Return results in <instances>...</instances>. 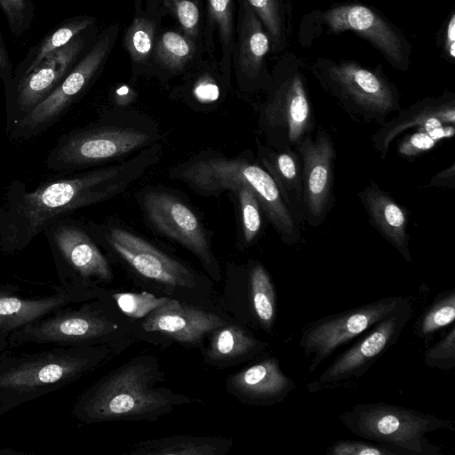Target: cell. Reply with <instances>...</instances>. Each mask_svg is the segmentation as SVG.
<instances>
[{"label":"cell","mask_w":455,"mask_h":455,"mask_svg":"<svg viewBox=\"0 0 455 455\" xmlns=\"http://www.w3.org/2000/svg\"><path fill=\"white\" fill-rule=\"evenodd\" d=\"M160 154L161 145L154 143L129 160L45 183L32 192L13 184L0 210L2 250L21 251L61 215L123 193L159 160Z\"/></svg>","instance_id":"cell-1"},{"label":"cell","mask_w":455,"mask_h":455,"mask_svg":"<svg viewBox=\"0 0 455 455\" xmlns=\"http://www.w3.org/2000/svg\"><path fill=\"white\" fill-rule=\"evenodd\" d=\"M98 362L87 345L52 346L33 353L8 347L0 351V416L71 384Z\"/></svg>","instance_id":"cell-2"},{"label":"cell","mask_w":455,"mask_h":455,"mask_svg":"<svg viewBox=\"0 0 455 455\" xmlns=\"http://www.w3.org/2000/svg\"><path fill=\"white\" fill-rule=\"evenodd\" d=\"M308 68L354 122L380 126L402 110L401 94L380 64L369 67L353 60L318 57Z\"/></svg>","instance_id":"cell-3"},{"label":"cell","mask_w":455,"mask_h":455,"mask_svg":"<svg viewBox=\"0 0 455 455\" xmlns=\"http://www.w3.org/2000/svg\"><path fill=\"white\" fill-rule=\"evenodd\" d=\"M307 67L294 52H284L271 69L266 99L259 107V124L267 145L276 150L295 148L315 131Z\"/></svg>","instance_id":"cell-4"},{"label":"cell","mask_w":455,"mask_h":455,"mask_svg":"<svg viewBox=\"0 0 455 455\" xmlns=\"http://www.w3.org/2000/svg\"><path fill=\"white\" fill-rule=\"evenodd\" d=\"M352 31L379 51L395 69L406 72L411 63L412 46L404 33L378 9L346 3L305 15L300 25V43L308 45L322 34Z\"/></svg>","instance_id":"cell-5"},{"label":"cell","mask_w":455,"mask_h":455,"mask_svg":"<svg viewBox=\"0 0 455 455\" xmlns=\"http://www.w3.org/2000/svg\"><path fill=\"white\" fill-rule=\"evenodd\" d=\"M341 424L355 435L379 443L392 444L409 453L437 455L440 448L426 435L453 429V422L413 409L385 403L354 405L339 416Z\"/></svg>","instance_id":"cell-6"},{"label":"cell","mask_w":455,"mask_h":455,"mask_svg":"<svg viewBox=\"0 0 455 455\" xmlns=\"http://www.w3.org/2000/svg\"><path fill=\"white\" fill-rule=\"evenodd\" d=\"M169 401L151 387L146 368L131 364L85 391L75 403L73 413L92 423L159 412Z\"/></svg>","instance_id":"cell-7"},{"label":"cell","mask_w":455,"mask_h":455,"mask_svg":"<svg viewBox=\"0 0 455 455\" xmlns=\"http://www.w3.org/2000/svg\"><path fill=\"white\" fill-rule=\"evenodd\" d=\"M158 134L132 125H105L74 132L62 139L48 158L49 168L71 170L111 161L145 148Z\"/></svg>","instance_id":"cell-8"},{"label":"cell","mask_w":455,"mask_h":455,"mask_svg":"<svg viewBox=\"0 0 455 455\" xmlns=\"http://www.w3.org/2000/svg\"><path fill=\"white\" fill-rule=\"evenodd\" d=\"M403 297H387L346 311L322 317L301 332L299 347L311 356L308 372H313L339 347L363 334L389 315Z\"/></svg>","instance_id":"cell-9"},{"label":"cell","mask_w":455,"mask_h":455,"mask_svg":"<svg viewBox=\"0 0 455 455\" xmlns=\"http://www.w3.org/2000/svg\"><path fill=\"white\" fill-rule=\"evenodd\" d=\"M411 314V301L403 298L396 308L338 355L317 380L308 385L309 389L316 391L341 381L360 378L397 342Z\"/></svg>","instance_id":"cell-10"},{"label":"cell","mask_w":455,"mask_h":455,"mask_svg":"<svg viewBox=\"0 0 455 455\" xmlns=\"http://www.w3.org/2000/svg\"><path fill=\"white\" fill-rule=\"evenodd\" d=\"M315 134L307 136L295 149L301 159L304 220L318 227L335 206L334 167L337 157L331 134L316 125Z\"/></svg>","instance_id":"cell-11"},{"label":"cell","mask_w":455,"mask_h":455,"mask_svg":"<svg viewBox=\"0 0 455 455\" xmlns=\"http://www.w3.org/2000/svg\"><path fill=\"white\" fill-rule=\"evenodd\" d=\"M117 328L98 311L83 307L56 309L8 336L9 347L26 344L58 347L81 346L102 338Z\"/></svg>","instance_id":"cell-12"},{"label":"cell","mask_w":455,"mask_h":455,"mask_svg":"<svg viewBox=\"0 0 455 455\" xmlns=\"http://www.w3.org/2000/svg\"><path fill=\"white\" fill-rule=\"evenodd\" d=\"M119 31L118 22L107 27L60 84L23 116L20 126L31 132L49 124L60 115L101 71L114 49Z\"/></svg>","instance_id":"cell-13"},{"label":"cell","mask_w":455,"mask_h":455,"mask_svg":"<svg viewBox=\"0 0 455 455\" xmlns=\"http://www.w3.org/2000/svg\"><path fill=\"white\" fill-rule=\"evenodd\" d=\"M235 43L231 66L238 87L245 92L267 89L271 70L267 58L271 54L270 41L256 13L243 0H236Z\"/></svg>","instance_id":"cell-14"},{"label":"cell","mask_w":455,"mask_h":455,"mask_svg":"<svg viewBox=\"0 0 455 455\" xmlns=\"http://www.w3.org/2000/svg\"><path fill=\"white\" fill-rule=\"evenodd\" d=\"M142 203L156 228L193 252L207 268L213 267L214 259L205 230L187 204L163 191L146 193Z\"/></svg>","instance_id":"cell-15"},{"label":"cell","mask_w":455,"mask_h":455,"mask_svg":"<svg viewBox=\"0 0 455 455\" xmlns=\"http://www.w3.org/2000/svg\"><path fill=\"white\" fill-rule=\"evenodd\" d=\"M104 237L112 250L141 275L172 286L196 285L195 276L187 267L142 237L118 227H108Z\"/></svg>","instance_id":"cell-16"},{"label":"cell","mask_w":455,"mask_h":455,"mask_svg":"<svg viewBox=\"0 0 455 455\" xmlns=\"http://www.w3.org/2000/svg\"><path fill=\"white\" fill-rule=\"evenodd\" d=\"M53 242L59 259L60 286L81 297L79 283L97 278L109 281L110 266L92 240L81 229L70 225H60L53 233Z\"/></svg>","instance_id":"cell-17"},{"label":"cell","mask_w":455,"mask_h":455,"mask_svg":"<svg viewBox=\"0 0 455 455\" xmlns=\"http://www.w3.org/2000/svg\"><path fill=\"white\" fill-rule=\"evenodd\" d=\"M427 124H455V93L419 100L387 120L371 135L373 148L385 160L391 143L410 129Z\"/></svg>","instance_id":"cell-18"},{"label":"cell","mask_w":455,"mask_h":455,"mask_svg":"<svg viewBox=\"0 0 455 455\" xmlns=\"http://www.w3.org/2000/svg\"><path fill=\"white\" fill-rule=\"evenodd\" d=\"M226 324L215 314L169 299L146 316L142 327L147 331H159L179 342L195 345L208 332Z\"/></svg>","instance_id":"cell-19"},{"label":"cell","mask_w":455,"mask_h":455,"mask_svg":"<svg viewBox=\"0 0 455 455\" xmlns=\"http://www.w3.org/2000/svg\"><path fill=\"white\" fill-rule=\"evenodd\" d=\"M84 32L44 59L20 78L18 103L25 115L44 100L64 79L85 46Z\"/></svg>","instance_id":"cell-20"},{"label":"cell","mask_w":455,"mask_h":455,"mask_svg":"<svg viewBox=\"0 0 455 455\" xmlns=\"http://www.w3.org/2000/svg\"><path fill=\"white\" fill-rule=\"evenodd\" d=\"M80 298L60 285L49 295L25 296L13 284H0V336L8 339L12 332Z\"/></svg>","instance_id":"cell-21"},{"label":"cell","mask_w":455,"mask_h":455,"mask_svg":"<svg viewBox=\"0 0 455 455\" xmlns=\"http://www.w3.org/2000/svg\"><path fill=\"white\" fill-rule=\"evenodd\" d=\"M370 223L407 261H411L409 250L408 210L373 180L357 193Z\"/></svg>","instance_id":"cell-22"},{"label":"cell","mask_w":455,"mask_h":455,"mask_svg":"<svg viewBox=\"0 0 455 455\" xmlns=\"http://www.w3.org/2000/svg\"><path fill=\"white\" fill-rule=\"evenodd\" d=\"M232 384L246 402L261 406L281 403L296 387L275 357L243 370L233 377Z\"/></svg>","instance_id":"cell-23"},{"label":"cell","mask_w":455,"mask_h":455,"mask_svg":"<svg viewBox=\"0 0 455 455\" xmlns=\"http://www.w3.org/2000/svg\"><path fill=\"white\" fill-rule=\"evenodd\" d=\"M262 167L275 180L293 220L300 228L305 223L302 203L301 159L295 148L276 150L258 141Z\"/></svg>","instance_id":"cell-24"},{"label":"cell","mask_w":455,"mask_h":455,"mask_svg":"<svg viewBox=\"0 0 455 455\" xmlns=\"http://www.w3.org/2000/svg\"><path fill=\"white\" fill-rule=\"evenodd\" d=\"M235 0H204L202 31L204 54L218 58L222 73L230 82L235 33Z\"/></svg>","instance_id":"cell-25"},{"label":"cell","mask_w":455,"mask_h":455,"mask_svg":"<svg viewBox=\"0 0 455 455\" xmlns=\"http://www.w3.org/2000/svg\"><path fill=\"white\" fill-rule=\"evenodd\" d=\"M204 55L202 46L177 28H161L152 52L148 76L161 80L180 76Z\"/></svg>","instance_id":"cell-26"},{"label":"cell","mask_w":455,"mask_h":455,"mask_svg":"<svg viewBox=\"0 0 455 455\" xmlns=\"http://www.w3.org/2000/svg\"><path fill=\"white\" fill-rule=\"evenodd\" d=\"M134 14L126 28L122 43L129 55L134 77L148 76L156 39L162 28V16L144 6L142 0H133Z\"/></svg>","instance_id":"cell-27"},{"label":"cell","mask_w":455,"mask_h":455,"mask_svg":"<svg viewBox=\"0 0 455 455\" xmlns=\"http://www.w3.org/2000/svg\"><path fill=\"white\" fill-rule=\"evenodd\" d=\"M179 92L202 104L216 102L231 84L222 73L217 57L204 55L180 76Z\"/></svg>","instance_id":"cell-28"},{"label":"cell","mask_w":455,"mask_h":455,"mask_svg":"<svg viewBox=\"0 0 455 455\" xmlns=\"http://www.w3.org/2000/svg\"><path fill=\"white\" fill-rule=\"evenodd\" d=\"M256 13L270 41L271 54L286 52L293 29V0H243Z\"/></svg>","instance_id":"cell-29"},{"label":"cell","mask_w":455,"mask_h":455,"mask_svg":"<svg viewBox=\"0 0 455 455\" xmlns=\"http://www.w3.org/2000/svg\"><path fill=\"white\" fill-rule=\"evenodd\" d=\"M144 6L170 17L175 28L204 48L203 21L204 0H142Z\"/></svg>","instance_id":"cell-30"},{"label":"cell","mask_w":455,"mask_h":455,"mask_svg":"<svg viewBox=\"0 0 455 455\" xmlns=\"http://www.w3.org/2000/svg\"><path fill=\"white\" fill-rule=\"evenodd\" d=\"M224 441L210 437L172 436L138 444L133 454L147 455H216Z\"/></svg>","instance_id":"cell-31"},{"label":"cell","mask_w":455,"mask_h":455,"mask_svg":"<svg viewBox=\"0 0 455 455\" xmlns=\"http://www.w3.org/2000/svg\"><path fill=\"white\" fill-rule=\"evenodd\" d=\"M213 332L208 356L212 360H229L264 348L265 344L240 326H221Z\"/></svg>","instance_id":"cell-32"},{"label":"cell","mask_w":455,"mask_h":455,"mask_svg":"<svg viewBox=\"0 0 455 455\" xmlns=\"http://www.w3.org/2000/svg\"><path fill=\"white\" fill-rule=\"evenodd\" d=\"M250 284L254 313L262 328L270 333L276 317V296L271 277L262 264H253Z\"/></svg>","instance_id":"cell-33"},{"label":"cell","mask_w":455,"mask_h":455,"mask_svg":"<svg viewBox=\"0 0 455 455\" xmlns=\"http://www.w3.org/2000/svg\"><path fill=\"white\" fill-rule=\"evenodd\" d=\"M95 20L96 19L92 16H76L52 31L36 46L29 58H27L22 66L24 69L20 78L30 73L44 59L68 44L77 35L88 29Z\"/></svg>","instance_id":"cell-34"},{"label":"cell","mask_w":455,"mask_h":455,"mask_svg":"<svg viewBox=\"0 0 455 455\" xmlns=\"http://www.w3.org/2000/svg\"><path fill=\"white\" fill-rule=\"evenodd\" d=\"M397 142V154L408 160L418 157L432 148L441 140L454 136V124H427L412 128Z\"/></svg>","instance_id":"cell-35"},{"label":"cell","mask_w":455,"mask_h":455,"mask_svg":"<svg viewBox=\"0 0 455 455\" xmlns=\"http://www.w3.org/2000/svg\"><path fill=\"white\" fill-rule=\"evenodd\" d=\"M455 319V290L444 292L428 307L416 327L420 338H427L449 326Z\"/></svg>","instance_id":"cell-36"},{"label":"cell","mask_w":455,"mask_h":455,"mask_svg":"<svg viewBox=\"0 0 455 455\" xmlns=\"http://www.w3.org/2000/svg\"><path fill=\"white\" fill-rule=\"evenodd\" d=\"M120 310L132 318L147 316L150 312L168 301L169 298H158L148 292H120L113 295Z\"/></svg>","instance_id":"cell-37"},{"label":"cell","mask_w":455,"mask_h":455,"mask_svg":"<svg viewBox=\"0 0 455 455\" xmlns=\"http://www.w3.org/2000/svg\"><path fill=\"white\" fill-rule=\"evenodd\" d=\"M423 360L430 368L451 371L455 368V327L435 344L427 349Z\"/></svg>","instance_id":"cell-38"},{"label":"cell","mask_w":455,"mask_h":455,"mask_svg":"<svg viewBox=\"0 0 455 455\" xmlns=\"http://www.w3.org/2000/svg\"><path fill=\"white\" fill-rule=\"evenodd\" d=\"M0 6L13 35L20 36L29 28L34 17L31 0H0Z\"/></svg>","instance_id":"cell-39"},{"label":"cell","mask_w":455,"mask_h":455,"mask_svg":"<svg viewBox=\"0 0 455 455\" xmlns=\"http://www.w3.org/2000/svg\"><path fill=\"white\" fill-rule=\"evenodd\" d=\"M327 453L331 455H397L401 452L363 441L338 440L329 447Z\"/></svg>","instance_id":"cell-40"},{"label":"cell","mask_w":455,"mask_h":455,"mask_svg":"<svg viewBox=\"0 0 455 455\" xmlns=\"http://www.w3.org/2000/svg\"><path fill=\"white\" fill-rule=\"evenodd\" d=\"M436 45L441 56L448 62H455V9L452 8L436 36Z\"/></svg>","instance_id":"cell-41"},{"label":"cell","mask_w":455,"mask_h":455,"mask_svg":"<svg viewBox=\"0 0 455 455\" xmlns=\"http://www.w3.org/2000/svg\"><path fill=\"white\" fill-rule=\"evenodd\" d=\"M425 188H455V163L441 172L435 174L429 180L428 184L422 187Z\"/></svg>","instance_id":"cell-42"},{"label":"cell","mask_w":455,"mask_h":455,"mask_svg":"<svg viewBox=\"0 0 455 455\" xmlns=\"http://www.w3.org/2000/svg\"><path fill=\"white\" fill-rule=\"evenodd\" d=\"M12 65L7 49L0 32V75L4 81L11 78Z\"/></svg>","instance_id":"cell-43"},{"label":"cell","mask_w":455,"mask_h":455,"mask_svg":"<svg viewBox=\"0 0 455 455\" xmlns=\"http://www.w3.org/2000/svg\"><path fill=\"white\" fill-rule=\"evenodd\" d=\"M135 94L134 92L127 85H121L114 94L115 101L119 105H126L132 101Z\"/></svg>","instance_id":"cell-44"},{"label":"cell","mask_w":455,"mask_h":455,"mask_svg":"<svg viewBox=\"0 0 455 455\" xmlns=\"http://www.w3.org/2000/svg\"><path fill=\"white\" fill-rule=\"evenodd\" d=\"M9 347L8 339L3 336H0V351L7 348Z\"/></svg>","instance_id":"cell-45"}]
</instances>
